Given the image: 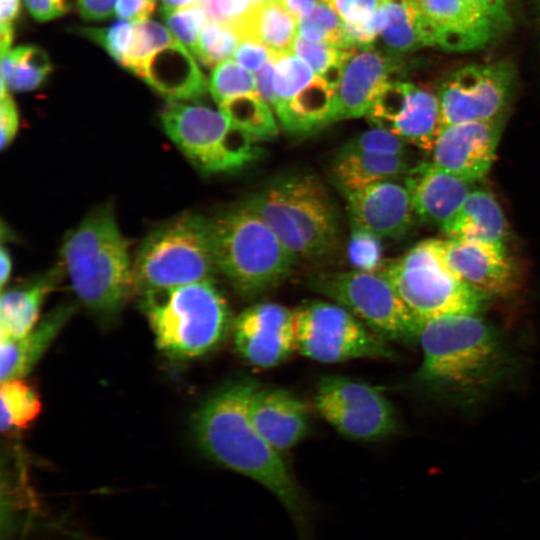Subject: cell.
Masks as SVG:
<instances>
[{
  "mask_svg": "<svg viewBox=\"0 0 540 540\" xmlns=\"http://www.w3.org/2000/svg\"><path fill=\"white\" fill-rule=\"evenodd\" d=\"M260 384L242 377L221 386L200 406L193 432L202 452L213 462L268 489L283 505L297 540H316L319 512L282 456L257 431L250 402Z\"/></svg>",
  "mask_w": 540,
  "mask_h": 540,
  "instance_id": "6da1fadb",
  "label": "cell"
},
{
  "mask_svg": "<svg viewBox=\"0 0 540 540\" xmlns=\"http://www.w3.org/2000/svg\"><path fill=\"white\" fill-rule=\"evenodd\" d=\"M423 353L413 384L434 402L474 409L510 384L520 361L501 331L479 314L425 321Z\"/></svg>",
  "mask_w": 540,
  "mask_h": 540,
  "instance_id": "7a4b0ae2",
  "label": "cell"
},
{
  "mask_svg": "<svg viewBox=\"0 0 540 540\" xmlns=\"http://www.w3.org/2000/svg\"><path fill=\"white\" fill-rule=\"evenodd\" d=\"M129 246L108 206L91 212L64 238L63 270L80 302L97 315L118 313L134 290Z\"/></svg>",
  "mask_w": 540,
  "mask_h": 540,
  "instance_id": "3957f363",
  "label": "cell"
},
{
  "mask_svg": "<svg viewBox=\"0 0 540 540\" xmlns=\"http://www.w3.org/2000/svg\"><path fill=\"white\" fill-rule=\"evenodd\" d=\"M245 203L298 262L328 259L339 248L338 209L326 187L312 174L277 176Z\"/></svg>",
  "mask_w": 540,
  "mask_h": 540,
  "instance_id": "277c9868",
  "label": "cell"
},
{
  "mask_svg": "<svg viewBox=\"0 0 540 540\" xmlns=\"http://www.w3.org/2000/svg\"><path fill=\"white\" fill-rule=\"evenodd\" d=\"M142 295L156 344L172 358L202 356L220 345L232 328L228 303L211 279Z\"/></svg>",
  "mask_w": 540,
  "mask_h": 540,
  "instance_id": "5b68a950",
  "label": "cell"
},
{
  "mask_svg": "<svg viewBox=\"0 0 540 540\" xmlns=\"http://www.w3.org/2000/svg\"><path fill=\"white\" fill-rule=\"evenodd\" d=\"M209 220L217 270L241 296L269 291L299 263L245 202Z\"/></svg>",
  "mask_w": 540,
  "mask_h": 540,
  "instance_id": "8992f818",
  "label": "cell"
},
{
  "mask_svg": "<svg viewBox=\"0 0 540 540\" xmlns=\"http://www.w3.org/2000/svg\"><path fill=\"white\" fill-rule=\"evenodd\" d=\"M442 244L440 239L422 240L380 270L424 322L448 315L479 314L489 300L447 266Z\"/></svg>",
  "mask_w": 540,
  "mask_h": 540,
  "instance_id": "52a82bcc",
  "label": "cell"
},
{
  "mask_svg": "<svg viewBox=\"0 0 540 540\" xmlns=\"http://www.w3.org/2000/svg\"><path fill=\"white\" fill-rule=\"evenodd\" d=\"M210 220L185 214L142 241L133 263L134 289L141 293L211 279L217 272Z\"/></svg>",
  "mask_w": 540,
  "mask_h": 540,
  "instance_id": "ba28073f",
  "label": "cell"
},
{
  "mask_svg": "<svg viewBox=\"0 0 540 540\" xmlns=\"http://www.w3.org/2000/svg\"><path fill=\"white\" fill-rule=\"evenodd\" d=\"M161 123L175 145L206 173L233 172L261 155L258 141L220 110L169 102L161 112Z\"/></svg>",
  "mask_w": 540,
  "mask_h": 540,
  "instance_id": "9c48e42d",
  "label": "cell"
},
{
  "mask_svg": "<svg viewBox=\"0 0 540 540\" xmlns=\"http://www.w3.org/2000/svg\"><path fill=\"white\" fill-rule=\"evenodd\" d=\"M308 285L387 341L419 340L425 322L407 307L382 271L319 272L308 278Z\"/></svg>",
  "mask_w": 540,
  "mask_h": 540,
  "instance_id": "30bf717a",
  "label": "cell"
},
{
  "mask_svg": "<svg viewBox=\"0 0 540 540\" xmlns=\"http://www.w3.org/2000/svg\"><path fill=\"white\" fill-rule=\"evenodd\" d=\"M297 351L312 360L337 363L394 357L387 340L335 302L313 300L294 309Z\"/></svg>",
  "mask_w": 540,
  "mask_h": 540,
  "instance_id": "8fae6325",
  "label": "cell"
},
{
  "mask_svg": "<svg viewBox=\"0 0 540 540\" xmlns=\"http://www.w3.org/2000/svg\"><path fill=\"white\" fill-rule=\"evenodd\" d=\"M318 413L346 438L378 441L398 430L391 402L377 387L344 376L320 379L314 394Z\"/></svg>",
  "mask_w": 540,
  "mask_h": 540,
  "instance_id": "7c38bea8",
  "label": "cell"
},
{
  "mask_svg": "<svg viewBox=\"0 0 540 540\" xmlns=\"http://www.w3.org/2000/svg\"><path fill=\"white\" fill-rule=\"evenodd\" d=\"M514 81V68L504 60L456 69L444 79L437 93L442 127L504 115Z\"/></svg>",
  "mask_w": 540,
  "mask_h": 540,
  "instance_id": "4fadbf2b",
  "label": "cell"
},
{
  "mask_svg": "<svg viewBox=\"0 0 540 540\" xmlns=\"http://www.w3.org/2000/svg\"><path fill=\"white\" fill-rule=\"evenodd\" d=\"M232 332L239 354L256 367H275L297 351L294 310L279 303L249 306L233 321Z\"/></svg>",
  "mask_w": 540,
  "mask_h": 540,
  "instance_id": "5bb4252c",
  "label": "cell"
},
{
  "mask_svg": "<svg viewBox=\"0 0 540 540\" xmlns=\"http://www.w3.org/2000/svg\"><path fill=\"white\" fill-rule=\"evenodd\" d=\"M423 46L467 52L486 46L499 32L479 9L465 0H412Z\"/></svg>",
  "mask_w": 540,
  "mask_h": 540,
  "instance_id": "9a60e30c",
  "label": "cell"
},
{
  "mask_svg": "<svg viewBox=\"0 0 540 540\" xmlns=\"http://www.w3.org/2000/svg\"><path fill=\"white\" fill-rule=\"evenodd\" d=\"M503 125L504 115L442 127L431 152L432 162L467 182L481 180L494 162Z\"/></svg>",
  "mask_w": 540,
  "mask_h": 540,
  "instance_id": "2e32d148",
  "label": "cell"
},
{
  "mask_svg": "<svg viewBox=\"0 0 540 540\" xmlns=\"http://www.w3.org/2000/svg\"><path fill=\"white\" fill-rule=\"evenodd\" d=\"M442 254L461 280L489 298L511 296L521 287L520 271L506 247L447 238Z\"/></svg>",
  "mask_w": 540,
  "mask_h": 540,
  "instance_id": "e0dca14e",
  "label": "cell"
},
{
  "mask_svg": "<svg viewBox=\"0 0 540 540\" xmlns=\"http://www.w3.org/2000/svg\"><path fill=\"white\" fill-rule=\"evenodd\" d=\"M397 68L398 64L390 56L373 45L343 48L333 122L366 115L376 93Z\"/></svg>",
  "mask_w": 540,
  "mask_h": 540,
  "instance_id": "ac0fdd59",
  "label": "cell"
},
{
  "mask_svg": "<svg viewBox=\"0 0 540 540\" xmlns=\"http://www.w3.org/2000/svg\"><path fill=\"white\" fill-rule=\"evenodd\" d=\"M352 226L380 237L401 238L412 228L416 216L404 185L388 180L370 184L346 195Z\"/></svg>",
  "mask_w": 540,
  "mask_h": 540,
  "instance_id": "d6986e66",
  "label": "cell"
},
{
  "mask_svg": "<svg viewBox=\"0 0 540 540\" xmlns=\"http://www.w3.org/2000/svg\"><path fill=\"white\" fill-rule=\"evenodd\" d=\"M251 420L261 436L283 453L309 432V410L304 401L283 388L257 387L250 402Z\"/></svg>",
  "mask_w": 540,
  "mask_h": 540,
  "instance_id": "ffe728a7",
  "label": "cell"
},
{
  "mask_svg": "<svg viewBox=\"0 0 540 540\" xmlns=\"http://www.w3.org/2000/svg\"><path fill=\"white\" fill-rule=\"evenodd\" d=\"M473 184L445 172L432 161L408 170L405 179L416 216L440 228L457 212Z\"/></svg>",
  "mask_w": 540,
  "mask_h": 540,
  "instance_id": "44dd1931",
  "label": "cell"
},
{
  "mask_svg": "<svg viewBox=\"0 0 540 540\" xmlns=\"http://www.w3.org/2000/svg\"><path fill=\"white\" fill-rule=\"evenodd\" d=\"M140 78L169 102L198 101L209 90L195 56L177 40L148 60Z\"/></svg>",
  "mask_w": 540,
  "mask_h": 540,
  "instance_id": "7402d4cb",
  "label": "cell"
},
{
  "mask_svg": "<svg viewBox=\"0 0 540 540\" xmlns=\"http://www.w3.org/2000/svg\"><path fill=\"white\" fill-rule=\"evenodd\" d=\"M229 25L240 42L261 43L277 57L292 54L297 40L298 19L278 0L250 2L247 9Z\"/></svg>",
  "mask_w": 540,
  "mask_h": 540,
  "instance_id": "603a6c76",
  "label": "cell"
},
{
  "mask_svg": "<svg viewBox=\"0 0 540 540\" xmlns=\"http://www.w3.org/2000/svg\"><path fill=\"white\" fill-rule=\"evenodd\" d=\"M449 239L506 247L508 227L493 193L485 188L470 191L453 217L441 228Z\"/></svg>",
  "mask_w": 540,
  "mask_h": 540,
  "instance_id": "cb8c5ba5",
  "label": "cell"
},
{
  "mask_svg": "<svg viewBox=\"0 0 540 540\" xmlns=\"http://www.w3.org/2000/svg\"><path fill=\"white\" fill-rule=\"evenodd\" d=\"M73 313L70 306L59 307L36 324L26 335L1 340V382L27 375L48 349Z\"/></svg>",
  "mask_w": 540,
  "mask_h": 540,
  "instance_id": "d4e9b609",
  "label": "cell"
},
{
  "mask_svg": "<svg viewBox=\"0 0 540 540\" xmlns=\"http://www.w3.org/2000/svg\"><path fill=\"white\" fill-rule=\"evenodd\" d=\"M442 128L437 95L406 82L402 102L388 128L405 143L432 152Z\"/></svg>",
  "mask_w": 540,
  "mask_h": 540,
  "instance_id": "484cf974",
  "label": "cell"
},
{
  "mask_svg": "<svg viewBox=\"0 0 540 540\" xmlns=\"http://www.w3.org/2000/svg\"><path fill=\"white\" fill-rule=\"evenodd\" d=\"M404 154H377L343 146L331 165V178L345 196L370 184L407 173Z\"/></svg>",
  "mask_w": 540,
  "mask_h": 540,
  "instance_id": "4316f807",
  "label": "cell"
},
{
  "mask_svg": "<svg viewBox=\"0 0 540 540\" xmlns=\"http://www.w3.org/2000/svg\"><path fill=\"white\" fill-rule=\"evenodd\" d=\"M334 101L335 88L315 75L293 98L279 101L273 108L286 131L306 134L333 122Z\"/></svg>",
  "mask_w": 540,
  "mask_h": 540,
  "instance_id": "83f0119b",
  "label": "cell"
},
{
  "mask_svg": "<svg viewBox=\"0 0 540 540\" xmlns=\"http://www.w3.org/2000/svg\"><path fill=\"white\" fill-rule=\"evenodd\" d=\"M60 270L46 274L22 286L2 292L0 301L1 340L26 335L38 323L41 307L55 287Z\"/></svg>",
  "mask_w": 540,
  "mask_h": 540,
  "instance_id": "f1b7e54d",
  "label": "cell"
},
{
  "mask_svg": "<svg viewBox=\"0 0 540 540\" xmlns=\"http://www.w3.org/2000/svg\"><path fill=\"white\" fill-rule=\"evenodd\" d=\"M367 24L388 53H405L423 46L412 0H379Z\"/></svg>",
  "mask_w": 540,
  "mask_h": 540,
  "instance_id": "f546056e",
  "label": "cell"
},
{
  "mask_svg": "<svg viewBox=\"0 0 540 540\" xmlns=\"http://www.w3.org/2000/svg\"><path fill=\"white\" fill-rule=\"evenodd\" d=\"M52 70L48 53L35 45L18 46L1 55V82L9 90H35L43 85Z\"/></svg>",
  "mask_w": 540,
  "mask_h": 540,
  "instance_id": "4dcf8cb0",
  "label": "cell"
},
{
  "mask_svg": "<svg viewBox=\"0 0 540 540\" xmlns=\"http://www.w3.org/2000/svg\"><path fill=\"white\" fill-rule=\"evenodd\" d=\"M218 106L234 125L257 141L269 140L278 134L272 110L257 91L226 99Z\"/></svg>",
  "mask_w": 540,
  "mask_h": 540,
  "instance_id": "1f68e13d",
  "label": "cell"
},
{
  "mask_svg": "<svg viewBox=\"0 0 540 540\" xmlns=\"http://www.w3.org/2000/svg\"><path fill=\"white\" fill-rule=\"evenodd\" d=\"M1 432L27 428L41 411V400L34 387L21 378L1 382Z\"/></svg>",
  "mask_w": 540,
  "mask_h": 540,
  "instance_id": "d6a6232c",
  "label": "cell"
},
{
  "mask_svg": "<svg viewBox=\"0 0 540 540\" xmlns=\"http://www.w3.org/2000/svg\"><path fill=\"white\" fill-rule=\"evenodd\" d=\"M175 41L169 29L155 21L135 23L122 67L141 77L148 60Z\"/></svg>",
  "mask_w": 540,
  "mask_h": 540,
  "instance_id": "836d02e7",
  "label": "cell"
},
{
  "mask_svg": "<svg viewBox=\"0 0 540 540\" xmlns=\"http://www.w3.org/2000/svg\"><path fill=\"white\" fill-rule=\"evenodd\" d=\"M298 33L306 41L342 48L343 20L330 1H321L299 18Z\"/></svg>",
  "mask_w": 540,
  "mask_h": 540,
  "instance_id": "e575fe53",
  "label": "cell"
},
{
  "mask_svg": "<svg viewBox=\"0 0 540 540\" xmlns=\"http://www.w3.org/2000/svg\"><path fill=\"white\" fill-rule=\"evenodd\" d=\"M240 39L227 24L207 21L200 33L194 56L206 67L214 68L234 56Z\"/></svg>",
  "mask_w": 540,
  "mask_h": 540,
  "instance_id": "d590c367",
  "label": "cell"
},
{
  "mask_svg": "<svg viewBox=\"0 0 540 540\" xmlns=\"http://www.w3.org/2000/svg\"><path fill=\"white\" fill-rule=\"evenodd\" d=\"M208 84L209 92L217 104L257 91L256 77L232 59L224 60L213 68Z\"/></svg>",
  "mask_w": 540,
  "mask_h": 540,
  "instance_id": "8d00e7d4",
  "label": "cell"
},
{
  "mask_svg": "<svg viewBox=\"0 0 540 540\" xmlns=\"http://www.w3.org/2000/svg\"><path fill=\"white\" fill-rule=\"evenodd\" d=\"M294 52L310 65L316 75L323 77L336 89L341 75L343 48L297 38Z\"/></svg>",
  "mask_w": 540,
  "mask_h": 540,
  "instance_id": "74e56055",
  "label": "cell"
},
{
  "mask_svg": "<svg viewBox=\"0 0 540 540\" xmlns=\"http://www.w3.org/2000/svg\"><path fill=\"white\" fill-rule=\"evenodd\" d=\"M313 78V69L302 58L292 54L280 56L275 61L273 75V87L276 95L274 105L279 101L293 98Z\"/></svg>",
  "mask_w": 540,
  "mask_h": 540,
  "instance_id": "f35d334b",
  "label": "cell"
},
{
  "mask_svg": "<svg viewBox=\"0 0 540 540\" xmlns=\"http://www.w3.org/2000/svg\"><path fill=\"white\" fill-rule=\"evenodd\" d=\"M381 237L371 231L352 226L346 255L355 270L377 272L383 267Z\"/></svg>",
  "mask_w": 540,
  "mask_h": 540,
  "instance_id": "ab89813d",
  "label": "cell"
},
{
  "mask_svg": "<svg viewBox=\"0 0 540 540\" xmlns=\"http://www.w3.org/2000/svg\"><path fill=\"white\" fill-rule=\"evenodd\" d=\"M133 22L119 19L106 27H83L78 32L101 46L116 62L123 64L134 29Z\"/></svg>",
  "mask_w": 540,
  "mask_h": 540,
  "instance_id": "60d3db41",
  "label": "cell"
},
{
  "mask_svg": "<svg viewBox=\"0 0 540 540\" xmlns=\"http://www.w3.org/2000/svg\"><path fill=\"white\" fill-rule=\"evenodd\" d=\"M161 15L175 39L194 55L202 28L208 21L203 9L196 6Z\"/></svg>",
  "mask_w": 540,
  "mask_h": 540,
  "instance_id": "b9f144b4",
  "label": "cell"
},
{
  "mask_svg": "<svg viewBox=\"0 0 540 540\" xmlns=\"http://www.w3.org/2000/svg\"><path fill=\"white\" fill-rule=\"evenodd\" d=\"M344 146L377 154H405V142L389 129L378 126L361 133Z\"/></svg>",
  "mask_w": 540,
  "mask_h": 540,
  "instance_id": "7bdbcfd3",
  "label": "cell"
},
{
  "mask_svg": "<svg viewBox=\"0 0 540 540\" xmlns=\"http://www.w3.org/2000/svg\"><path fill=\"white\" fill-rule=\"evenodd\" d=\"M343 22L365 24L374 16L379 0H330Z\"/></svg>",
  "mask_w": 540,
  "mask_h": 540,
  "instance_id": "ee69618b",
  "label": "cell"
},
{
  "mask_svg": "<svg viewBox=\"0 0 540 540\" xmlns=\"http://www.w3.org/2000/svg\"><path fill=\"white\" fill-rule=\"evenodd\" d=\"M250 4L249 0H200V7L208 21L229 24Z\"/></svg>",
  "mask_w": 540,
  "mask_h": 540,
  "instance_id": "f6af8a7d",
  "label": "cell"
},
{
  "mask_svg": "<svg viewBox=\"0 0 540 540\" xmlns=\"http://www.w3.org/2000/svg\"><path fill=\"white\" fill-rule=\"evenodd\" d=\"M0 128L1 149L8 147L13 141L18 125L19 114L16 104L9 94V89L1 82Z\"/></svg>",
  "mask_w": 540,
  "mask_h": 540,
  "instance_id": "bcb514c9",
  "label": "cell"
},
{
  "mask_svg": "<svg viewBox=\"0 0 540 540\" xmlns=\"http://www.w3.org/2000/svg\"><path fill=\"white\" fill-rule=\"evenodd\" d=\"M233 58L246 69L258 71L270 59H278L279 57L265 45L245 40L240 42Z\"/></svg>",
  "mask_w": 540,
  "mask_h": 540,
  "instance_id": "7dc6e473",
  "label": "cell"
},
{
  "mask_svg": "<svg viewBox=\"0 0 540 540\" xmlns=\"http://www.w3.org/2000/svg\"><path fill=\"white\" fill-rule=\"evenodd\" d=\"M31 16L45 22L61 17L71 11L73 0H24Z\"/></svg>",
  "mask_w": 540,
  "mask_h": 540,
  "instance_id": "c3c4849f",
  "label": "cell"
},
{
  "mask_svg": "<svg viewBox=\"0 0 540 540\" xmlns=\"http://www.w3.org/2000/svg\"><path fill=\"white\" fill-rule=\"evenodd\" d=\"M21 0H1L0 48L1 54L10 50L14 39V22L19 16Z\"/></svg>",
  "mask_w": 540,
  "mask_h": 540,
  "instance_id": "681fc988",
  "label": "cell"
},
{
  "mask_svg": "<svg viewBox=\"0 0 540 540\" xmlns=\"http://www.w3.org/2000/svg\"><path fill=\"white\" fill-rule=\"evenodd\" d=\"M156 7V0H117L115 14L119 19L133 23L149 19Z\"/></svg>",
  "mask_w": 540,
  "mask_h": 540,
  "instance_id": "f907efd6",
  "label": "cell"
},
{
  "mask_svg": "<svg viewBox=\"0 0 540 540\" xmlns=\"http://www.w3.org/2000/svg\"><path fill=\"white\" fill-rule=\"evenodd\" d=\"M483 12L502 31L511 24L506 0H465Z\"/></svg>",
  "mask_w": 540,
  "mask_h": 540,
  "instance_id": "816d5d0a",
  "label": "cell"
},
{
  "mask_svg": "<svg viewBox=\"0 0 540 540\" xmlns=\"http://www.w3.org/2000/svg\"><path fill=\"white\" fill-rule=\"evenodd\" d=\"M117 0H76L81 17L89 21H102L115 12Z\"/></svg>",
  "mask_w": 540,
  "mask_h": 540,
  "instance_id": "f5cc1de1",
  "label": "cell"
},
{
  "mask_svg": "<svg viewBox=\"0 0 540 540\" xmlns=\"http://www.w3.org/2000/svg\"><path fill=\"white\" fill-rule=\"evenodd\" d=\"M277 59H270L262 68L257 71L256 74V90L261 98L270 106H274L276 101V95L273 87V75L275 61Z\"/></svg>",
  "mask_w": 540,
  "mask_h": 540,
  "instance_id": "db71d44e",
  "label": "cell"
},
{
  "mask_svg": "<svg viewBox=\"0 0 540 540\" xmlns=\"http://www.w3.org/2000/svg\"><path fill=\"white\" fill-rule=\"evenodd\" d=\"M280 4L288 10L298 20L299 18L313 8L317 3L321 1L330 0H278Z\"/></svg>",
  "mask_w": 540,
  "mask_h": 540,
  "instance_id": "11a10c76",
  "label": "cell"
},
{
  "mask_svg": "<svg viewBox=\"0 0 540 540\" xmlns=\"http://www.w3.org/2000/svg\"><path fill=\"white\" fill-rule=\"evenodd\" d=\"M161 13L200 6V0H161Z\"/></svg>",
  "mask_w": 540,
  "mask_h": 540,
  "instance_id": "9f6ffc18",
  "label": "cell"
},
{
  "mask_svg": "<svg viewBox=\"0 0 540 540\" xmlns=\"http://www.w3.org/2000/svg\"><path fill=\"white\" fill-rule=\"evenodd\" d=\"M0 263H1L0 283H1V288L4 289V286L10 277L11 268H12V261H11L9 251L4 246L1 247Z\"/></svg>",
  "mask_w": 540,
  "mask_h": 540,
  "instance_id": "6f0895ef",
  "label": "cell"
},
{
  "mask_svg": "<svg viewBox=\"0 0 540 540\" xmlns=\"http://www.w3.org/2000/svg\"><path fill=\"white\" fill-rule=\"evenodd\" d=\"M250 2H254V1H260V0H249Z\"/></svg>",
  "mask_w": 540,
  "mask_h": 540,
  "instance_id": "680465c9",
  "label": "cell"
},
{
  "mask_svg": "<svg viewBox=\"0 0 540 540\" xmlns=\"http://www.w3.org/2000/svg\"><path fill=\"white\" fill-rule=\"evenodd\" d=\"M539 19H540V14H539Z\"/></svg>",
  "mask_w": 540,
  "mask_h": 540,
  "instance_id": "91938a15",
  "label": "cell"
}]
</instances>
